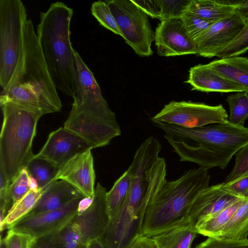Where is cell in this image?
I'll list each match as a JSON object with an SVG mask.
<instances>
[{
	"mask_svg": "<svg viewBox=\"0 0 248 248\" xmlns=\"http://www.w3.org/2000/svg\"><path fill=\"white\" fill-rule=\"evenodd\" d=\"M93 199V196L84 197L80 200L78 207L77 215H81L91 206Z\"/></svg>",
	"mask_w": 248,
	"mask_h": 248,
	"instance_id": "41",
	"label": "cell"
},
{
	"mask_svg": "<svg viewBox=\"0 0 248 248\" xmlns=\"http://www.w3.org/2000/svg\"><path fill=\"white\" fill-rule=\"evenodd\" d=\"M106 188L98 183L91 206L76 216L72 222L79 234L82 244L101 239L109 222L106 201Z\"/></svg>",
	"mask_w": 248,
	"mask_h": 248,
	"instance_id": "11",
	"label": "cell"
},
{
	"mask_svg": "<svg viewBox=\"0 0 248 248\" xmlns=\"http://www.w3.org/2000/svg\"><path fill=\"white\" fill-rule=\"evenodd\" d=\"M92 149L77 154L61 167L54 181H66L84 197H93L94 193L95 174Z\"/></svg>",
	"mask_w": 248,
	"mask_h": 248,
	"instance_id": "14",
	"label": "cell"
},
{
	"mask_svg": "<svg viewBox=\"0 0 248 248\" xmlns=\"http://www.w3.org/2000/svg\"><path fill=\"white\" fill-rule=\"evenodd\" d=\"M244 199H239L220 212L199 222L195 228L198 234L217 237Z\"/></svg>",
	"mask_w": 248,
	"mask_h": 248,
	"instance_id": "23",
	"label": "cell"
},
{
	"mask_svg": "<svg viewBox=\"0 0 248 248\" xmlns=\"http://www.w3.org/2000/svg\"><path fill=\"white\" fill-rule=\"evenodd\" d=\"M107 1L126 43L140 57L152 55L151 45L155 41V32L148 16L132 0Z\"/></svg>",
	"mask_w": 248,
	"mask_h": 248,
	"instance_id": "7",
	"label": "cell"
},
{
	"mask_svg": "<svg viewBox=\"0 0 248 248\" xmlns=\"http://www.w3.org/2000/svg\"><path fill=\"white\" fill-rule=\"evenodd\" d=\"M151 121L194 128L227 123L228 116L222 104L210 106L202 103L172 101L165 105Z\"/></svg>",
	"mask_w": 248,
	"mask_h": 248,
	"instance_id": "8",
	"label": "cell"
},
{
	"mask_svg": "<svg viewBox=\"0 0 248 248\" xmlns=\"http://www.w3.org/2000/svg\"><path fill=\"white\" fill-rule=\"evenodd\" d=\"M30 248H64L53 234L34 239Z\"/></svg>",
	"mask_w": 248,
	"mask_h": 248,
	"instance_id": "39",
	"label": "cell"
},
{
	"mask_svg": "<svg viewBox=\"0 0 248 248\" xmlns=\"http://www.w3.org/2000/svg\"><path fill=\"white\" fill-rule=\"evenodd\" d=\"M161 7V21L172 18H181L187 11L191 0H159Z\"/></svg>",
	"mask_w": 248,
	"mask_h": 248,
	"instance_id": "30",
	"label": "cell"
},
{
	"mask_svg": "<svg viewBox=\"0 0 248 248\" xmlns=\"http://www.w3.org/2000/svg\"><path fill=\"white\" fill-rule=\"evenodd\" d=\"M3 121L0 135V170L11 183L34 156L32 144L43 115L19 105H0Z\"/></svg>",
	"mask_w": 248,
	"mask_h": 248,
	"instance_id": "4",
	"label": "cell"
},
{
	"mask_svg": "<svg viewBox=\"0 0 248 248\" xmlns=\"http://www.w3.org/2000/svg\"><path fill=\"white\" fill-rule=\"evenodd\" d=\"M186 82L192 86L193 90L207 93L244 92L241 87L221 76L207 64L191 67Z\"/></svg>",
	"mask_w": 248,
	"mask_h": 248,
	"instance_id": "17",
	"label": "cell"
},
{
	"mask_svg": "<svg viewBox=\"0 0 248 248\" xmlns=\"http://www.w3.org/2000/svg\"><path fill=\"white\" fill-rule=\"evenodd\" d=\"M31 20H26L23 48L16 67L0 94V105L12 103L42 115L62 108Z\"/></svg>",
	"mask_w": 248,
	"mask_h": 248,
	"instance_id": "1",
	"label": "cell"
},
{
	"mask_svg": "<svg viewBox=\"0 0 248 248\" xmlns=\"http://www.w3.org/2000/svg\"><path fill=\"white\" fill-rule=\"evenodd\" d=\"M43 190L37 192L30 190L25 196L15 204L12 205L8 210L1 225L0 232L26 216L34 207L40 198Z\"/></svg>",
	"mask_w": 248,
	"mask_h": 248,
	"instance_id": "26",
	"label": "cell"
},
{
	"mask_svg": "<svg viewBox=\"0 0 248 248\" xmlns=\"http://www.w3.org/2000/svg\"><path fill=\"white\" fill-rule=\"evenodd\" d=\"M248 50V19L235 39L217 55L219 59L239 56Z\"/></svg>",
	"mask_w": 248,
	"mask_h": 248,
	"instance_id": "29",
	"label": "cell"
},
{
	"mask_svg": "<svg viewBox=\"0 0 248 248\" xmlns=\"http://www.w3.org/2000/svg\"><path fill=\"white\" fill-rule=\"evenodd\" d=\"M2 239L5 248H30L34 239L26 233L8 229Z\"/></svg>",
	"mask_w": 248,
	"mask_h": 248,
	"instance_id": "35",
	"label": "cell"
},
{
	"mask_svg": "<svg viewBox=\"0 0 248 248\" xmlns=\"http://www.w3.org/2000/svg\"><path fill=\"white\" fill-rule=\"evenodd\" d=\"M87 245L88 248H106L100 239L92 240Z\"/></svg>",
	"mask_w": 248,
	"mask_h": 248,
	"instance_id": "43",
	"label": "cell"
},
{
	"mask_svg": "<svg viewBox=\"0 0 248 248\" xmlns=\"http://www.w3.org/2000/svg\"><path fill=\"white\" fill-rule=\"evenodd\" d=\"M240 1L191 0L187 10L204 20L214 23L233 15Z\"/></svg>",
	"mask_w": 248,
	"mask_h": 248,
	"instance_id": "20",
	"label": "cell"
},
{
	"mask_svg": "<svg viewBox=\"0 0 248 248\" xmlns=\"http://www.w3.org/2000/svg\"><path fill=\"white\" fill-rule=\"evenodd\" d=\"M26 168L29 175L37 181L39 188L42 190L55 181L60 169L50 161L36 155L28 162Z\"/></svg>",
	"mask_w": 248,
	"mask_h": 248,
	"instance_id": "25",
	"label": "cell"
},
{
	"mask_svg": "<svg viewBox=\"0 0 248 248\" xmlns=\"http://www.w3.org/2000/svg\"><path fill=\"white\" fill-rule=\"evenodd\" d=\"M84 195L66 181H54L45 189L33 208L24 217L54 210L66 206Z\"/></svg>",
	"mask_w": 248,
	"mask_h": 248,
	"instance_id": "16",
	"label": "cell"
},
{
	"mask_svg": "<svg viewBox=\"0 0 248 248\" xmlns=\"http://www.w3.org/2000/svg\"><path fill=\"white\" fill-rule=\"evenodd\" d=\"M132 0L148 16H150L152 18L160 19L161 16V7L159 0Z\"/></svg>",
	"mask_w": 248,
	"mask_h": 248,
	"instance_id": "38",
	"label": "cell"
},
{
	"mask_svg": "<svg viewBox=\"0 0 248 248\" xmlns=\"http://www.w3.org/2000/svg\"><path fill=\"white\" fill-rule=\"evenodd\" d=\"M89 149H93L86 140L63 127L49 134L44 146L35 155L60 168L77 154Z\"/></svg>",
	"mask_w": 248,
	"mask_h": 248,
	"instance_id": "13",
	"label": "cell"
},
{
	"mask_svg": "<svg viewBox=\"0 0 248 248\" xmlns=\"http://www.w3.org/2000/svg\"><path fill=\"white\" fill-rule=\"evenodd\" d=\"M73 13L62 2L51 3L46 11L40 13L36 32L57 89L73 98L76 93V62L70 38Z\"/></svg>",
	"mask_w": 248,
	"mask_h": 248,
	"instance_id": "2",
	"label": "cell"
},
{
	"mask_svg": "<svg viewBox=\"0 0 248 248\" xmlns=\"http://www.w3.org/2000/svg\"><path fill=\"white\" fill-rule=\"evenodd\" d=\"M29 185L31 191L37 192L40 190L37 181L30 175L29 177Z\"/></svg>",
	"mask_w": 248,
	"mask_h": 248,
	"instance_id": "44",
	"label": "cell"
},
{
	"mask_svg": "<svg viewBox=\"0 0 248 248\" xmlns=\"http://www.w3.org/2000/svg\"><path fill=\"white\" fill-rule=\"evenodd\" d=\"M26 9L20 0H0V85L13 75L23 48Z\"/></svg>",
	"mask_w": 248,
	"mask_h": 248,
	"instance_id": "6",
	"label": "cell"
},
{
	"mask_svg": "<svg viewBox=\"0 0 248 248\" xmlns=\"http://www.w3.org/2000/svg\"><path fill=\"white\" fill-rule=\"evenodd\" d=\"M0 248H5L4 244L3 243V239H2L1 237V238H0Z\"/></svg>",
	"mask_w": 248,
	"mask_h": 248,
	"instance_id": "45",
	"label": "cell"
},
{
	"mask_svg": "<svg viewBox=\"0 0 248 248\" xmlns=\"http://www.w3.org/2000/svg\"><path fill=\"white\" fill-rule=\"evenodd\" d=\"M81 199L56 210L24 217L7 229L26 233L34 239L55 233L76 216Z\"/></svg>",
	"mask_w": 248,
	"mask_h": 248,
	"instance_id": "9",
	"label": "cell"
},
{
	"mask_svg": "<svg viewBox=\"0 0 248 248\" xmlns=\"http://www.w3.org/2000/svg\"><path fill=\"white\" fill-rule=\"evenodd\" d=\"M11 183L0 170V225L13 204L10 193Z\"/></svg>",
	"mask_w": 248,
	"mask_h": 248,
	"instance_id": "34",
	"label": "cell"
},
{
	"mask_svg": "<svg viewBox=\"0 0 248 248\" xmlns=\"http://www.w3.org/2000/svg\"><path fill=\"white\" fill-rule=\"evenodd\" d=\"M131 181L129 171L127 170L107 192L106 201L109 222L113 221L121 211L128 195Z\"/></svg>",
	"mask_w": 248,
	"mask_h": 248,
	"instance_id": "24",
	"label": "cell"
},
{
	"mask_svg": "<svg viewBox=\"0 0 248 248\" xmlns=\"http://www.w3.org/2000/svg\"><path fill=\"white\" fill-rule=\"evenodd\" d=\"M155 41L161 56L197 54L194 41L181 18L161 21L155 29Z\"/></svg>",
	"mask_w": 248,
	"mask_h": 248,
	"instance_id": "12",
	"label": "cell"
},
{
	"mask_svg": "<svg viewBox=\"0 0 248 248\" xmlns=\"http://www.w3.org/2000/svg\"><path fill=\"white\" fill-rule=\"evenodd\" d=\"M76 67V93L73 101L80 103H107L93 72L88 67L79 53L74 50Z\"/></svg>",
	"mask_w": 248,
	"mask_h": 248,
	"instance_id": "18",
	"label": "cell"
},
{
	"mask_svg": "<svg viewBox=\"0 0 248 248\" xmlns=\"http://www.w3.org/2000/svg\"><path fill=\"white\" fill-rule=\"evenodd\" d=\"M248 174V145L242 148L236 154L233 168L225 179L228 183Z\"/></svg>",
	"mask_w": 248,
	"mask_h": 248,
	"instance_id": "33",
	"label": "cell"
},
{
	"mask_svg": "<svg viewBox=\"0 0 248 248\" xmlns=\"http://www.w3.org/2000/svg\"><path fill=\"white\" fill-rule=\"evenodd\" d=\"M247 20L235 12L213 23L194 40L199 56L211 58L231 44L246 25Z\"/></svg>",
	"mask_w": 248,
	"mask_h": 248,
	"instance_id": "10",
	"label": "cell"
},
{
	"mask_svg": "<svg viewBox=\"0 0 248 248\" xmlns=\"http://www.w3.org/2000/svg\"><path fill=\"white\" fill-rule=\"evenodd\" d=\"M181 18L188 33L193 40L203 33L214 23L204 20L187 10L182 16Z\"/></svg>",
	"mask_w": 248,
	"mask_h": 248,
	"instance_id": "31",
	"label": "cell"
},
{
	"mask_svg": "<svg viewBox=\"0 0 248 248\" xmlns=\"http://www.w3.org/2000/svg\"><path fill=\"white\" fill-rule=\"evenodd\" d=\"M248 197L245 198L220 232L218 238L243 241L248 239Z\"/></svg>",
	"mask_w": 248,
	"mask_h": 248,
	"instance_id": "22",
	"label": "cell"
},
{
	"mask_svg": "<svg viewBox=\"0 0 248 248\" xmlns=\"http://www.w3.org/2000/svg\"><path fill=\"white\" fill-rule=\"evenodd\" d=\"M195 248H248V239L233 241L215 237H208Z\"/></svg>",
	"mask_w": 248,
	"mask_h": 248,
	"instance_id": "37",
	"label": "cell"
},
{
	"mask_svg": "<svg viewBox=\"0 0 248 248\" xmlns=\"http://www.w3.org/2000/svg\"><path fill=\"white\" fill-rule=\"evenodd\" d=\"M198 233L187 225L177 227L152 237L158 248H191Z\"/></svg>",
	"mask_w": 248,
	"mask_h": 248,
	"instance_id": "21",
	"label": "cell"
},
{
	"mask_svg": "<svg viewBox=\"0 0 248 248\" xmlns=\"http://www.w3.org/2000/svg\"><path fill=\"white\" fill-rule=\"evenodd\" d=\"M226 101L230 110L228 122L234 125L244 126L248 119V93L245 92H236L229 95Z\"/></svg>",
	"mask_w": 248,
	"mask_h": 248,
	"instance_id": "27",
	"label": "cell"
},
{
	"mask_svg": "<svg viewBox=\"0 0 248 248\" xmlns=\"http://www.w3.org/2000/svg\"><path fill=\"white\" fill-rule=\"evenodd\" d=\"M91 11L93 16L102 26L115 34L122 36L115 18L107 0L93 2L92 4Z\"/></svg>",
	"mask_w": 248,
	"mask_h": 248,
	"instance_id": "28",
	"label": "cell"
},
{
	"mask_svg": "<svg viewBox=\"0 0 248 248\" xmlns=\"http://www.w3.org/2000/svg\"><path fill=\"white\" fill-rule=\"evenodd\" d=\"M208 169L199 167L185 172L176 180L165 182L148 205L142 233L153 237L186 224L190 206L198 195L209 186Z\"/></svg>",
	"mask_w": 248,
	"mask_h": 248,
	"instance_id": "3",
	"label": "cell"
},
{
	"mask_svg": "<svg viewBox=\"0 0 248 248\" xmlns=\"http://www.w3.org/2000/svg\"><path fill=\"white\" fill-rule=\"evenodd\" d=\"M79 248H88V247L87 245H84L81 246Z\"/></svg>",
	"mask_w": 248,
	"mask_h": 248,
	"instance_id": "46",
	"label": "cell"
},
{
	"mask_svg": "<svg viewBox=\"0 0 248 248\" xmlns=\"http://www.w3.org/2000/svg\"><path fill=\"white\" fill-rule=\"evenodd\" d=\"M236 11L243 18L248 19V0H240L236 7Z\"/></svg>",
	"mask_w": 248,
	"mask_h": 248,
	"instance_id": "42",
	"label": "cell"
},
{
	"mask_svg": "<svg viewBox=\"0 0 248 248\" xmlns=\"http://www.w3.org/2000/svg\"><path fill=\"white\" fill-rule=\"evenodd\" d=\"M126 248H158L152 237L140 233L136 235Z\"/></svg>",
	"mask_w": 248,
	"mask_h": 248,
	"instance_id": "40",
	"label": "cell"
},
{
	"mask_svg": "<svg viewBox=\"0 0 248 248\" xmlns=\"http://www.w3.org/2000/svg\"><path fill=\"white\" fill-rule=\"evenodd\" d=\"M219 75L241 87L248 93V59L234 56L218 59L207 64Z\"/></svg>",
	"mask_w": 248,
	"mask_h": 248,
	"instance_id": "19",
	"label": "cell"
},
{
	"mask_svg": "<svg viewBox=\"0 0 248 248\" xmlns=\"http://www.w3.org/2000/svg\"><path fill=\"white\" fill-rule=\"evenodd\" d=\"M239 199L241 198L224 190L221 184L209 186L203 190L192 202L187 215L186 225L195 230L199 222L220 212Z\"/></svg>",
	"mask_w": 248,
	"mask_h": 248,
	"instance_id": "15",
	"label": "cell"
},
{
	"mask_svg": "<svg viewBox=\"0 0 248 248\" xmlns=\"http://www.w3.org/2000/svg\"><path fill=\"white\" fill-rule=\"evenodd\" d=\"M29 177L28 171L26 168L24 167L11 183L10 190L13 201L12 205L19 201L30 191Z\"/></svg>",
	"mask_w": 248,
	"mask_h": 248,
	"instance_id": "32",
	"label": "cell"
},
{
	"mask_svg": "<svg viewBox=\"0 0 248 248\" xmlns=\"http://www.w3.org/2000/svg\"><path fill=\"white\" fill-rule=\"evenodd\" d=\"M222 188L236 197L245 199L248 197V174L228 183H221Z\"/></svg>",
	"mask_w": 248,
	"mask_h": 248,
	"instance_id": "36",
	"label": "cell"
},
{
	"mask_svg": "<svg viewBox=\"0 0 248 248\" xmlns=\"http://www.w3.org/2000/svg\"><path fill=\"white\" fill-rule=\"evenodd\" d=\"M151 122L164 132V137L171 147L192 148L204 155L214 154L229 162L234 154L248 145V127L229 122L194 128Z\"/></svg>",
	"mask_w": 248,
	"mask_h": 248,
	"instance_id": "5",
	"label": "cell"
}]
</instances>
